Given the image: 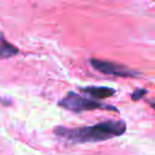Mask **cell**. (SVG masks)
I'll use <instances>...</instances> for the list:
<instances>
[{
    "instance_id": "cell-1",
    "label": "cell",
    "mask_w": 155,
    "mask_h": 155,
    "mask_svg": "<svg viewBox=\"0 0 155 155\" xmlns=\"http://www.w3.org/2000/svg\"><path fill=\"white\" fill-rule=\"evenodd\" d=\"M126 128L127 125L122 120H105L91 126H57L54 127L53 133L57 138L64 140L68 144H85L120 137L126 132Z\"/></svg>"
},
{
    "instance_id": "cell-2",
    "label": "cell",
    "mask_w": 155,
    "mask_h": 155,
    "mask_svg": "<svg viewBox=\"0 0 155 155\" xmlns=\"http://www.w3.org/2000/svg\"><path fill=\"white\" fill-rule=\"evenodd\" d=\"M58 105L63 109H67L69 111H74V113H81V111H86V110H96V109H105V110H114L117 111V109L113 105H108V104H103L99 101L96 99H90L86 98L76 92L69 91L59 102Z\"/></svg>"
},
{
    "instance_id": "cell-3",
    "label": "cell",
    "mask_w": 155,
    "mask_h": 155,
    "mask_svg": "<svg viewBox=\"0 0 155 155\" xmlns=\"http://www.w3.org/2000/svg\"><path fill=\"white\" fill-rule=\"evenodd\" d=\"M90 64L92 65L93 69L107 74V75H113V76H120V78H136L139 76L140 74L133 69H130L128 67H125L119 63H114L110 61H104V59H98V58H91Z\"/></svg>"
},
{
    "instance_id": "cell-4",
    "label": "cell",
    "mask_w": 155,
    "mask_h": 155,
    "mask_svg": "<svg viewBox=\"0 0 155 155\" xmlns=\"http://www.w3.org/2000/svg\"><path fill=\"white\" fill-rule=\"evenodd\" d=\"M80 90L85 94L94 98L96 101L109 98L115 94V90L111 87H107V86H86V87H81Z\"/></svg>"
},
{
    "instance_id": "cell-5",
    "label": "cell",
    "mask_w": 155,
    "mask_h": 155,
    "mask_svg": "<svg viewBox=\"0 0 155 155\" xmlns=\"http://www.w3.org/2000/svg\"><path fill=\"white\" fill-rule=\"evenodd\" d=\"M19 53L18 47H16L13 44L7 41L2 33H0V61L12 58Z\"/></svg>"
},
{
    "instance_id": "cell-6",
    "label": "cell",
    "mask_w": 155,
    "mask_h": 155,
    "mask_svg": "<svg viewBox=\"0 0 155 155\" xmlns=\"http://www.w3.org/2000/svg\"><path fill=\"white\" fill-rule=\"evenodd\" d=\"M147 90H144V88H137V90H134L133 91V93L131 94V99L132 101H139V99H142L145 94H147Z\"/></svg>"
}]
</instances>
